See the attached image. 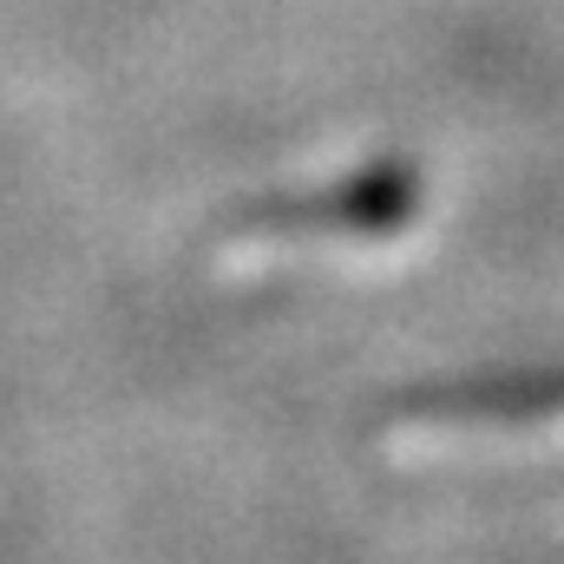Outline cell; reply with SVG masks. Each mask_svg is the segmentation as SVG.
<instances>
[]
</instances>
